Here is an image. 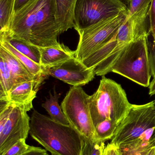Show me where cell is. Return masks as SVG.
Wrapping results in <instances>:
<instances>
[{
	"label": "cell",
	"instance_id": "27",
	"mask_svg": "<svg viewBox=\"0 0 155 155\" xmlns=\"http://www.w3.org/2000/svg\"><path fill=\"white\" fill-rule=\"evenodd\" d=\"M103 155H122V154L119 147L110 143L105 147Z\"/></svg>",
	"mask_w": 155,
	"mask_h": 155
},
{
	"label": "cell",
	"instance_id": "10",
	"mask_svg": "<svg viewBox=\"0 0 155 155\" xmlns=\"http://www.w3.org/2000/svg\"><path fill=\"white\" fill-rule=\"evenodd\" d=\"M46 69L49 76L72 86L85 85L93 80L96 75L94 68H88L75 57Z\"/></svg>",
	"mask_w": 155,
	"mask_h": 155
},
{
	"label": "cell",
	"instance_id": "29",
	"mask_svg": "<svg viewBox=\"0 0 155 155\" xmlns=\"http://www.w3.org/2000/svg\"><path fill=\"white\" fill-rule=\"evenodd\" d=\"M21 155H48L45 149L40 147H35Z\"/></svg>",
	"mask_w": 155,
	"mask_h": 155
},
{
	"label": "cell",
	"instance_id": "1",
	"mask_svg": "<svg viewBox=\"0 0 155 155\" xmlns=\"http://www.w3.org/2000/svg\"><path fill=\"white\" fill-rule=\"evenodd\" d=\"M29 134L52 155H80L84 137L71 126L56 123L34 110Z\"/></svg>",
	"mask_w": 155,
	"mask_h": 155
},
{
	"label": "cell",
	"instance_id": "15",
	"mask_svg": "<svg viewBox=\"0 0 155 155\" xmlns=\"http://www.w3.org/2000/svg\"><path fill=\"white\" fill-rule=\"evenodd\" d=\"M0 57L8 64L17 84L33 80H37L42 84L44 83L32 75L14 55L2 46H0Z\"/></svg>",
	"mask_w": 155,
	"mask_h": 155
},
{
	"label": "cell",
	"instance_id": "22",
	"mask_svg": "<svg viewBox=\"0 0 155 155\" xmlns=\"http://www.w3.org/2000/svg\"><path fill=\"white\" fill-rule=\"evenodd\" d=\"M105 142L87 139L84 137L83 147L80 155H103Z\"/></svg>",
	"mask_w": 155,
	"mask_h": 155
},
{
	"label": "cell",
	"instance_id": "12",
	"mask_svg": "<svg viewBox=\"0 0 155 155\" xmlns=\"http://www.w3.org/2000/svg\"><path fill=\"white\" fill-rule=\"evenodd\" d=\"M42 83L37 80H30L15 85L1 102H8L25 107L27 112L33 108L32 102Z\"/></svg>",
	"mask_w": 155,
	"mask_h": 155
},
{
	"label": "cell",
	"instance_id": "4",
	"mask_svg": "<svg viewBox=\"0 0 155 155\" xmlns=\"http://www.w3.org/2000/svg\"><path fill=\"white\" fill-rule=\"evenodd\" d=\"M89 96L82 87H72L61 107L71 127L85 138L96 141L89 108Z\"/></svg>",
	"mask_w": 155,
	"mask_h": 155
},
{
	"label": "cell",
	"instance_id": "6",
	"mask_svg": "<svg viewBox=\"0 0 155 155\" xmlns=\"http://www.w3.org/2000/svg\"><path fill=\"white\" fill-rule=\"evenodd\" d=\"M128 13H124L100 21L78 32L79 42L75 57L82 61L111 39L123 24Z\"/></svg>",
	"mask_w": 155,
	"mask_h": 155
},
{
	"label": "cell",
	"instance_id": "26",
	"mask_svg": "<svg viewBox=\"0 0 155 155\" xmlns=\"http://www.w3.org/2000/svg\"><path fill=\"white\" fill-rule=\"evenodd\" d=\"M151 34L155 39V0H153L149 11Z\"/></svg>",
	"mask_w": 155,
	"mask_h": 155
},
{
	"label": "cell",
	"instance_id": "21",
	"mask_svg": "<svg viewBox=\"0 0 155 155\" xmlns=\"http://www.w3.org/2000/svg\"><path fill=\"white\" fill-rule=\"evenodd\" d=\"M119 125L109 119H106L97 124L95 127L96 141L105 142L112 139Z\"/></svg>",
	"mask_w": 155,
	"mask_h": 155
},
{
	"label": "cell",
	"instance_id": "33",
	"mask_svg": "<svg viewBox=\"0 0 155 155\" xmlns=\"http://www.w3.org/2000/svg\"><path fill=\"white\" fill-rule=\"evenodd\" d=\"M125 1H126L127 3H128V4L130 3V2H131V0H125Z\"/></svg>",
	"mask_w": 155,
	"mask_h": 155
},
{
	"label": "cell",
	"instance_id": "7",
	"mask_svg": "<svg viewBox=\"0 0 155 155\" xmlns=\"http://www.w3.org/2000/svg\"><path fill=\"white\" fill-rule=\"evenodd\" d=\"M128 12L122 0H77L74 29L78 32L102 20Z\"/></svg>",
	"mask_w": 155,
	"mask_h": 155
},
{
	"label": "cell",
	"instance_id": "34",
	"mask_svg": "<svg viewBox=\"0 0 155 155\" xmlns=\"http://www.w3.org/2000/svg\"></svg>",
	"mask_w": 155,
	"mask_h": 155
},
{
	"label": "cell",
	"instance_id": "20",
	"mask_svg": "<svg viewBox=\"0 0 155 155\" xmlns=\"http://www.w3.org/2000/svg\"><path fill=\"white\" fill-rule=\"evenodd\" d=\"M16 0H0V33L9 31L15 13Z\"/></svg>",
	"mask_w": 155,
	"mask_h": 155
},
{
	"label": "cell",
	"instance_id": "30",
	"mask_svg": "<svg viewBox=\"0 0 155 155\" xmlns=\"http://www.w3.org/2000/svg\"><path fill=\"white\" fill-rule=\"evenodd\" d=\"M30 0H16L15 7V12L22 8Z\"/></svg>",
	"mask_w": 155,
	"mask_h": 155
},
{
	"label": "cell",
	"instance_id": "35",
	"mask_svg": "<svg viewBox=\"0 0 155 155\" xmlns=\"http://www.w3.org/2000/svg\"></svg>",
	"mask_w": 155,
	"mask_h": 155
},
{
	"label": "cell",
	"instance_id": "25",
	"mask_svg": "<svg viewBox=\"0 0 155 155\" xmlns=\"http://www.w3.org/2000/svg\"><path fill=\"white\" fill-rule=\"evenodd\" d=\"M34 147L27 145L25 139H21L2 155H21Z\"/></svg>",
	"mask_w": 155,
	"mask_h": 155
},
{
	"label": "cell",
	"instance_id": "16",
	"mask_svg": "<svg viewBox=\"0 0 155 155\" xmlns=\"http://www.w3.org/2000/svg\"><path fill=\"white\" fill-rule=\"evenodd\" d=\"M0 46H2L14 55L26 70L37 79L44 82L49 76L46 68H43L41 65L35 63L30 58L19 52L5 40L0 39Z\"/></svg>",
	"mask_w": 155,
	"mask_h": 155
},
{
	"label": "cell",
	"instance_id": "9",
	"mask_svg": "<svg viewBox=\"0 0 155 155\" xmlns=\"http://www.w3.org/2000/svg\"><path fill=\"white\" fill-rule=\"evenodd\" d=\"M30 120L25 107L12 104L8 118L0 129V155L19 140H26L30 131Z\"/></svg>",
	"mask_w": 155,
	"mask_h": 155
},
{
	"label": "cell",
	"instance_id": "14",
	"mask_svg": "<svg viewBox=\"0 0 155 155\" xmlns=\"http://www.w3.org/2000/svg\"><path fill=\"white\" fill-rule=\"evenodd\" d=\"M77 0H55V16L61 34L74 28L75 10Z\"/></svg>",
	"mask_w": 155,
	"mask_h": 155
},
{
	"label": "cell",
	"instance_id": "24",
	"mask_svg": "<svg viewBox=\"0 0 155 155\" xmlns=\"http://www.w3.org/2000/svg\"><path fill=\"white\" fill-rule=\"evenodd\" d=\"M153 0H131L128 7V18L144 9L150 7Z\"/></svg>",
	"mask_w": 155,
	"mask_h": 155
},
{
	"label": "cell",
	"instance_id": "5",
	"mask_svg": "<svg viewBox=\"0 0 155 155\" xmlns=\"http://www.w3.org/2000/svg\"><path fill=\"white\" fill-rule=\"evenodd\" d=\"M153 127H155V100L144 104H132L128 115L118 125L111 143L118 147L131 143Z\"/></svg>",
	"mask_w": 155,
	"mask_h": 155
},
{
	"label": "cell",
	"instance_id": "8",
	"mask_svg": "<svg viewBox=\"0 0 155 155\" xmlns=\"http://www.w3.org/2000/svg\"><path fill=\"white\" fill-rule=\"evenodd\" d=\"M61 34L55 16V0H48L38 12L31 31L30 42L39 47L58 46Z\"/></svg>",
	"mask_w": 155,
	"mask_h": 155
},
{
	"label": "cell",
	"instance_id": "17",
	"mask_svg": "<svg viewBox=\"0 0 155 155\" xmlns=\"http://www.w3.org/2000/svg\"><path fill=\"white\" fill-rule=\"evenodd\" d=\"M0 39L5 40L19 52L40 65L41 52L39 47L5 33H0Z\"/></svg>",
	"mask_w": 155,
	"mask_h": 155
},
{
	"label": "cell",
	"instance_id": "11",
	"mask_svg": "<svg viewBox=\"0 0 155 155\" xmlns=\"http://www.w3.org/2000/svg\"><path fill=\"white\" fill-rule=\"evenodd\" d=\"M47 1H28L22 8L15 12L9 31L4 33L30 42L31 31L37 14L45 5Z\"/></svg>",
	"mask_w": 155,
	"mask_h": 155
},
{
	"label": "cell",
	"instance_id": "31",
	"mask_svg": "<svg viewBox=\"0 0 155 155\" xmlns=\"http://www.w3.org/2000/svg\"><path fill=\"white\" fill-rule=\"evenodd\" d=\"M149 94L151 96L155 94V77L153 78L149 87Z\"/></svg>",
	"mask_w": 155,
	"mask_h": 155
},
{
	"label": "cell",
	"instance_id": "23",
	"mask_svg": "<svg viewBox=\"0 0 155 155\" xmlns=\"http://www.w3.org/2000/svg\"><path fill=\"white\" fill-rule=\"evenodd\" d=\"M155 146L153 145L143 143L136 140L135 142L119 147L122 155H144L151 147Z\"/></svg>",
	"mask_w": 155,
	"mask_h": 155
},
{
	"label": "cell",
	"instance_id": "13",
	"mask_svg": "<svg viewBox=\"0 0 155 155\" xmlns=\"http://www.w3.org/2000/svg\"><path fill=\"white\" fill-rule=\"evenodd\" d=\"M39 48L41 52L40 65L44 68L61 64L75 57V51H72L63 43L58 46Z\"/></svg>",
	"mask_w": 155,
	"mask_h": 155
},
{
	"label": "cell",
	"instance_id": "3",
	"mask_svg": "<svg viewBox=\"0 0 155 155\" xmlns=\"http://www.w3.org/2000/svg\"><path fill=\"white\" fill-rule=\"evenodd\" d=\"M112 72L149 87L152 75L148 36H142L129 44L119 55Z\"/></svg>",
	"mask_w": 155,
	"mask_h": 155
},
{
	"label": "cell",
	"instance_id": "28",
	"mask_svg": "<svg viewBox=\"0 0 155 155\" xmlns=\"http://www.w3.org/2000/svg\"><path fill=\"white\" fill-rule=\"evenodd\" d=\"M149 59L151 66V75L153 78L155 77V39L152 49L149 51Z\"/></svg>",
	"mask_w": 155,
	"mask_h": 155
},
{
	"label": "cell",
	"instance_id": "18",
	"mask_svg": "<svg viewBox=\"0 0 155 155\" xmlns=\"http://www.w3.org/2000/svg\"><path fill=\"white\" fill-rule=\"evenodd\" d=\"M54 94L49 92L50 97L46 98L42 106L47 111L52 120L57 123L69 126V122L63 112L61 107L59 104V99L61 94H58L56 90L55 87L53 88Z\"/></svg>",
	"mask_w": 155,
	"mask_h": 155
},
{
	"label": "cell",
	"instance_id": "2",
	"mask_svg": "<svg viewBox=\"0 0 155 155\" xmlns=\"http://www.w3.org/2000/svg\"><path fill=\"white\" fill-rule=\"evenodd\" d=\"M89 105L95 127L106 119L120 124L128 115L132 104L120 84L103 76L97 90L89 96Z\"/></svg>",
	"mask_w": 155,
	"mask_h": 155
},
{
	"label": "cell",
	"instance_id": "19",
	"mask_svg": "<svg viewBox=\"0 0 155 155\" xmlns=\"http://www.w3.org/2000/svg\"><path fill=\"white\" fill-rule=\"evenodd\" d=\"M17 82L6 61L0 57V100H4Z\"/></svg>",
	"mask_w": 155,
	"mask_h": 155
},
{
	"label": "cell",
	"instance_id": "32",
	"mask_svg": "<svg viewBox=\"0 0 155 155\" xmlns=\"http://www.w3.org/2000/svg\"><path fill=\"white\" fill-rule=\"evenodd\" d=\"M155 153V146L153 147L149 148L144 155H154Z\"/></svg>",
	"mask_w": 155,
	"mask_h": 155
}]
</instances>
